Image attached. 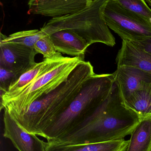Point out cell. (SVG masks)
I'll list each match as a JSON object with an SVG mask.
<instances>
[{"mask_svg":"<svg viewBox=\"0 0 151 151\" xmlns=\"http://www.w3.org/2000/svg\"><path fill=\"white\" fill-rule=\"evenodd\" d=\"M141 120L125 106L114 80L106 99L76 129L52 141L80 144L122 140L131 135Z\"/></svg>","mask_w":151,"mask_h":151,"instance_id":"1","label":"cell"},{"mask_svg":"<svg viewBox=\"0 0 151 151\" xmlns=\"http://www.w3.org/2000/svg\"><path fill=\"white\" fill-rule=\"evenodd\" d=\"M95 74L90 62H80L58 87L33 102L15 119L29 133L42 137L44 131L68 108L86 81Z\"/></svg>","mask_w":151,"mask_h":151,"instance_id":"2","label":"cell"},{"mask_svg":"<svg viewBox=\"0 0 151 151\" xmlns=\"http://www.w3.org/2000/svg\"><path fill=\"white\" fill-rule=\"evenodd\" d=\"M114 81L113 73L94 74L89 78L68 108L44 131L42 137L52 141L76 129L106 99Z\"/></svg>","mask_w":151,"mask_h":151,"instance_id":"3","label":"cell"},{"mask_svg":"<svg viewBox=\"0 0 151 151\" xmlns=\"http://www.w3.org/2000/svg\"><path fill=\"white\" fill-rule=\"evenodd\" d=\"M108 1L92 0L91 4L78 12L52 18L40 30L45 35L60 31L68 30L81 37L90 46L101 43L114 46L115 39L103 15Z\"/></svg>","mask_w":151,"mask_h":151,"instance_id":"4","label":"cell"},{"mask_svg":"<svg viewBox=\"0 0 151 151\" xmlns=\"http://www.w3.org/2000/svg\"><path fill=\"white\" fill-rule=\"evenodd\" d=\"M84 57H63L48 71L20 91L1 96V110H6L16 119L27 112L32 104L65 82Z\"/></svg>","mask_w":151,"mask_h":151,"instance_id":"5","label":"cell"},{"mask_svg":"<svg viewBox=\"0 0 151 151\" xmlns=\"http://www.w3.org/2000/svg\"><path fill=\"white\" fill-rule=\"evenodd\" d=\"M103 17L109 29L122 40L132 42L151 37V24L124 9L116 0H108Z\"/></svg>","mask_w":151,"mask_h":151,"instance_id":"6","label":"cell"},{"mask_svg":"<svg viewBox=\"0 0 151 151\" xmlns=\"http://www.w3.org/2000/svg\"><path fill=\"white\" fill-rule=\"evenodd\" d=\"M0 67L21 76L37 64L35 57L37 53L34 48L2 42H0Z\"/></svg>","mask_w":151,"mask_h":151,"instance_id":"7","label":"cell"},{"mask_svg":"<svg viewBox=\"0 0 151 151\" xmlns=\"http://www.w3.org/2000/svg\"><path fill=\"white\" fill-rule=\"evenodd\" d=\"M3 136L18 151H46V142L23 129L6 110L3 114Z\"/></svg>","mask_w":151,"mask_h":151,"instance_id":"8","label":"cell"},{"mask_svg":"<svg viewBox=\"0 0 151 151\" xmlns=\"http://www.w3.org/2000/svg\"><path fill=\"white\" fill-rule=\"evenodd\" d=\"M92 0H31L28 2L29 14L53 18L78 12L91 4Z\"/></svg>","mask_w":151,"mask_h":151,"instance_id":"9","label":"cell"},{"mask_svg":"<svg viewBox=\"0 0 151 151\" xmlns=\"http://www.w3.org/2000/svg\"><path fill=\"white\" fill-rule=\"evenodd\" d=\"M113 74L123 101L133 92L151 83V74L130 66L117 67Z\"/></svg>","mask_w":151,"mask_h":151,"instance_id":"10","label":"cell"},{"mask_svg":"<svg viewBox=\"0 0 151 151\" xmlns=\"http://www.w3.org/2000/svg\"><path fill=\"white\" fill-rule=\"evenodd\" d=\"M116 62L117 67L130 66L151 75V55L142 51L129 41L122 40Z\"/></svg>","mask_w":151,"mask_h":151,"instance_id":"11","label":"cell"},{"mask_svg":"<svg viewBox=\"0 0 151 151\" xmlns=\"http://www.w3.org/2000/svg\"><path fill=\"white\" fill-rule=\"evenodd\" d=\"M48 36L57 52L75 57H84L90 46L81 37L68 30L60 31Z\"/></svg>","mask_w":151,"mask_h":151,"instance_id":"12","label":"cell"},{"mask_svg":"<svg viewBox=\"0 0 151 151\" xmlns=\"http://www.w3.org/2000/svg\"><path fill=\"white\" fill-rule=\"evenodd\" d=\"M129 140H114L94 143L64 144L46 142V151H125Z\"/></svg>","mask_w":151,"mask_h":151,"instance_id":"13","label":"cell"},{"mask_svg":"<svg viewBox=\"0 0 151 151\" xmlns=\"http://www.w3.org/2000/svg\"><path fill=\"white\" fill-rule=\"evenodd\" d=\"M63 58L61 53L53 59H44L43 61L37 63L34 67L22 75L18 80L10 86L8 91L1 94V96L10 95L23 89L48 71Z\"/></svg>","mask_w":151,"mask_h":151,"instance_id":"14","label":"cell"},{"mask_svg":"<svg viewBox=\"0 0 151 151\" xmlns=\"http://www.w3.org/2000/svg\"><path fill=\"white\" fill-rule=\"evenodd\" d=\"M125 151H151V116L142 119L134 128Z\"/></svg>","mask_w":151,"mask_h":151,"instance_id":"15","label":"cell"},{"mask_svg":"<svg viewBox=\"0 0 151 151\" xmlns=\"http://www.w3.org/2000/svg\"><path fill=\"white\" fill-rule=\"evenodd\" d=\"M124 103L141 119L151 116V83L133 92Z\"/></svg>","mask_w":151,"mask_h":151,"instance_id":"16","label":"cell"},{"mask_svg":"<svg viewBox=\"0 0 151 151\" xmlns=\"http://www.w3.org/2000/svg\"><path fill=\"white\" fill-rule=\"evenodd\" d=\"M46 36L39 29L23 31L13 33L7 37L1 33L0 42L13 43L34 48V45L41 38Z\"/></svg>","mask_w":151,"mask_h":151,"instance_id":"17","label":"cell"},{"mask_svg":"<svg viewBox=\"0 0 151 151\" xmlns=\"http://www.w3.org/2000/svg\"><path fill=\"white\" fill-rule=\"evenodd\" d=\"M124 9L151 24V9L144 0H116Z\"/></svg>","mask_w":151,"mask_h":151,"instance_id":"18","label":"cell"},{"mask_svg":"<svg viewBox=\"0 0 151 151\" xmlns=\"http://www.w3.org/2000/svg\"><path fill=\"white\" fill-rule=\"evenodd\" d=\"M34 49L37 53L43 55L44 59H53L61 54L57 52L48 35L40 39L34 45Z\"/></svg>","mask_w":151,"mask_h":151,"instance_id":"19","label":"cell"},{"mask_svg":"<svg viewBox=\"0 0 151 151\" xmlns=\"http://www.w3.org/2000/svg\"><path fill=\"white\" fill-rule=\"evenodd\" d=\"M20 77V75L14 71L0 67L1 94L7 91L10 86L15 83Z\"/></svg>","mask_w":151,"mask_h":151,"instance_id":"20","label":"cell"},{"mask_svg":"<svg viewBox=\"0 0 151 151\" xmlns=\"http://www.w3.org/2000/svg\"><path fill=\"white\" fill-rule=\"evenodd\" d=\"M130 42L142 51L151 55V37H146L139 40Z\"/></svg>","mask_w":151,"mask_h":151,"instance_id":"21","label":"cell"},{"mask_svg":"<svg viewBox=\"0 0 151 151\" xmlns=\"http://www.w3.org/2000/svg\"><path fill=\"white\" fill-rule=\"evenodd\" d=\"M146 3H147L149 6H151V0H146L145 1Z\"/></svg>","mask_w":151,"mask_h":151,"instance_id":"22","label":"cell"}]
</instances>
